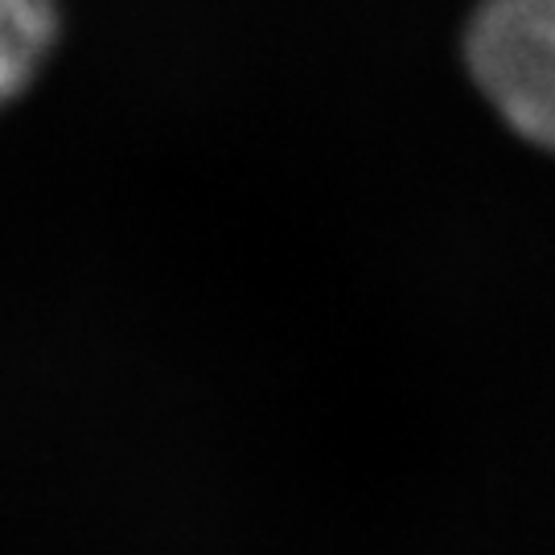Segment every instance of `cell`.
Instances as JSON below:
<instances>
[{"mask_svg":"<svg viewBox=\"0 0 555 555\" xmlns=\"http://www.w3.org/2000/svg\"><path fill=\"white\" fill-rule=\"evenodd\" d=\"M465 62L498 116L555 153V0H481Z\"/></svg>","mask_w":555,"mask_h":555,"instance_id":"1","label":"cell"},{"mask_svg":"<svg viewBox=\"0 0 555 555\" xmlns=\"http://www.w3.org/2000/svg\"><path fill=\"white\" fill-rule=\"evenodd\" d=\"M59 0H0V107L21 100L54 54Z\"/></svg>","mask_w":555,"mask_h":555,"instance_id":"2","label":"cell"}]
</instances>
